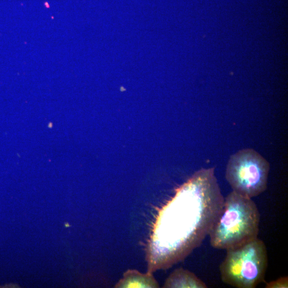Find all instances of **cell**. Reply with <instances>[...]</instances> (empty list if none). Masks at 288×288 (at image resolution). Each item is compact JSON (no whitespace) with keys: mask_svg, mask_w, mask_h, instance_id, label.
Listing matches in <instances>:
<instances>
[{"mask_svg":"<svg viewBox=\"0 0 288 288\" xmlns=\"http://www.w3.org/2000/svg\"><path fill=\"white\" fill-rule=\"evenodd\" d=\"M224 202L214 168L200 170L178 189L156 218L148 246L150 271L172 267L199 246Z\"/></svg>","mask_w":288,"mask_h":288,"instance_id":"6da1fadb","label":"cell"},{"mask_svg":"<svg viewBox=\"0 0 288 288\" xmlns=\"http://www.w3.org/2000/svg\"><path fill=\"white\" fill-rule=\"evenodd\" d=\"M260 215L251 198L234 191L224 199L223 206L209 235L212 246L229 250L258 238Z\"/></svg>","mask_w":288,"mask_h":288,"instance_id":"7a4b0ae2","label":"cell"},{"mask_svg":"<svg viewBox=\"0 0 288 288\" xmlns=\"http://www.w3.org/2000/svg\"><path fill=\"white\" fill-rule=\"evenodd\" d=\"M123 287H152L158 286L150 274H142L136 271H129L117 285Z\"/></svg>","mask_w":288,"mask_h":288,"instance_id":"8992f818","label":"cell"},{"mask_svg":"<svg viewBox=\"0 0 288 288\" xmlns=\"http://www.w3.org/2000/svg\"><path fill=\"white\" fill-rule=\"evenodd\" d=\"M170 287H207L205 284L188 271L178 270L170 276L165 284Z\"/></svg>","mask_w":288,"mask_h":288,"instance_id":"5b68a950","label":"cell"},{"mask_svg":"<svg viewBox=\"0 0 288 288\" xmlns=\"http://www.w3.org/2000/svg\"><path fill=\"white\" fill-rule=\"evenodd\" d=\"M270 164L251 149H242L231 156L226 169V179L233 191L256 197L267 189Z\"/></svg>","mask_w":288,"mask_h":288,"instance_id":"277c9868","label":"cell"},{"mask_svg":"<svg viewBox=\"0 0 288 288\" xmlns=\"http://www.w3.org/2000/svg\"><path fill=\"white\" fill-rule=\"evenodd\" d=\"M267 287H287V278H282L276 281H272L268 283Z\"/></svg>","mask_w":288,"mask_h":288,"instance_id":"52a82bcc","label":"cell"},{"mask_svg":"<svg viewBox=\"0 0 288 288\" xmlns=\"http://www.w3.org/2000/svg\"><path fill=\"white\" fill-rule=\"evenodd\" d=\"M219 267L224 283L238 288H254L264 281L268 255L264 242L258 238L227 251Z\"/></svg>","mask_w":288,"mask_h":288,"instance_id":"3957f363","label":"cell"}]
</instances>
